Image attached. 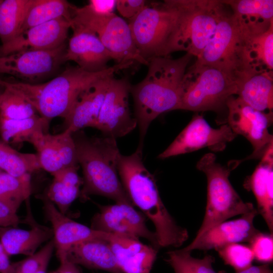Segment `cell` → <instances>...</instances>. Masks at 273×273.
<instances>
[{"label": "cell", "instance_id": "cell-26", "mask_svg": "<svg viewBox=\"0 0 273 273\" xmlns=\"http://www.w3.org/2000/svg\"><path fill=\"white\" fill-rule=\"evenodd\" d=\"M272 74L262 72L242 77L237 83L238 98L258 111L272 112Z\"/></svg>", "mask_w": 273, "mask_h": 273}, {"label": "cell", "instance_id": "cell-39", "mask_svg": "<svg viewBox=\"0 0 273 273\" xmlns=\"http://www.w3.org/2000/svg\"><path fill=\"white\" fill-rule=\"evenodd\" d=\"M146 4L144 0H116V8L123 18L129 20L139 14Z\"/></svg>", "mask_w": 273, "mask_h": 273}, {"label": "cell", "instance_id": "cell-5", "mask_svg": "<svg viewBox=\"0 0 273 273\" xmlns=\"http://www.w3.org/2000/svg\"><path fill=\"white\" fill-rule=\"evenodd\" d=\"M240 162L232 161L228 166H222L211 153L205 154L198 162L197 169L207 178V202L203 220L195 238L231 217L256 209L251 203L242 200L229 180L231 171Z\"/></svg>", "mask_w": 273, "mask_h": 273}, {"label": "cell", "instance_id": "cell-37", "mask_svg": "<svg viewBox=\"0 0 273 273\" xmlns=\"http://www.w3.org/2000/svg\"><path fill=\"white\" fill-rule=\"evenodd\" d=\"M55 248L52 239L37 252L25 259L13 263L14 273H36L43 267L48 265Z\"/></svg>", "mask_w": 273, "mask_h": 273}, {"label": "cell", "instance_id": "cell-35", "mask_svg": "<svg viewBox=\"0 0 273 273\" xmlns=\"http://www.w3.org/2000/svg\"><path fill=\"white\" fill-rule=\"evenodd\" d=\"M35 148L41 169L52 175L64 168L55 134L48 132L38 134L30 143Z\"/></svg>", "mask_w": 273, "mask_h": 273}, {"label": "cell", "instance_id": "cell-41", "mask_svg": "<svg viewBox=\"0 0 273 273\" xmlns=\"http://www.w3.org/2000/svg\"><path fill=\"white\" fill-rule=\"evenodd\" d=\"M20 222L17 212L0 201V229L8 227H17Z\"/></svg>", "mask_w": 273, "mask_h": 273}, {"label": "cell", "instance_id": "cell-47", "mask_svg": "<svg viewBox=\"0 0 273 273\" xmlns=\"http://www.w3.org/2000/svg\"><path fill=\"white\" fill-rule=\"evenodd\" d=\"M2 2H3V0H0V4L2 3Z\"/></svg>", "mask_w": 273, "mask_h": 273}, {"label": "cell", "instance_id": "cell-27", "mask_svg": "<svg viewBox=\"0 0 273 273\" xmlns=\"http://www.w3.org/2000/svg\"><path fill=\"white\" fill-rule=\"evenodd\" d=\"M79 166L63 168L53 174V179L44 193L63 214L79 197L82 178L78 173Z\"/></svg>", "mask_w": 273, "mask_h": 273}, {"label": "cell", "instance_id": "cell-21", "mask_svg": "<svg viewBox=\"0 0 273 273\" xmlns=\"http://www.w3.org/2000/svg\"><path fill=\"white\" fill-rule=\"evenodd\" d=\"M273 146L261 157L252 174L245 180L244 187L255 197L258 213L265 220L270 234L273 233Z\"/></svg>", "mask_w": 273, "mask_h": 273}, {"label": "cell", "instance_id": "cell-3", "mask_svg": "<svg viewBox=\"0 0 273 273\" xmlns=\"http://www.w3.org/2000/svg\"><path fill=\"white\" fill-rule=\"evenodd\" d=\"M72 136L83 174L80 199L84 201L94 195L110 198L115 203L133 205L119 177L117 165L120 153L116 139L89 138L81 130Z\"/></svg>", "mask_w": 273, "mask_h": 273}, {"label": "cell", "instance_id": "cell-13", "mask_svg": "<svg viewBox=\"0 0 273 273\" xmlns=\"http://www.w3.org/2000/svg\"><path fill=\"white\" fill-rule=\"evenodd\" d=\"M131 85L127 79L113 77L110 82L94 128L104 136H124L137 126L129 106Z\"/></svg>", "mask_w": 273, "mask_h": 273}, {"label": "cell", "instance_id": "cell-25", "mask_svg": "<svg viewBox=\"0 0 273 273\" xmlns=\"http://www.w3.org/2000/svg\"><path fill=\"white\" fill-rule=\"evenodd\" d=\"M233 15L252 34H258L273 25L272 0L223 1Z\"/></svg>", "mask_w": 273, "mask_h": 273}, {"label": "cell", "instance_id": "cell-2", "mask_svg": "<svg viewBox=\"0 0 273 273\" xmlns=\"http://www.w3.org/2000/svg\"><path fill=\"white\" fill-rule=\"evenodd\" d=\"M133 63L116 64L97 72L85 71L77 66H69L53 79L39 83L3 80L24 97L39 115L50 122L56 117L64 119L79 96L94 83L102 78L114 76Z\"/></svg>", "mask_w": 273, "mask_h": 273}, {"label": "cell", "instance_id": "cell-19", "mask_svg": "<svg viewBox=\"0 0 273 273\" xmlns=\"http://www.w3.org/2000/svg\"><path fill=\"white\" fill-rule=\"evenodd\" d=\"M113 77L108 76L98 80L79 96L64 118L63 130L73 133L85 127L94 128Z\"/></svg>", "mask_w": 273, "mask_h": 273}, {"label": "cell", "instance_id": "cell-7", "mask_svg": "<svg viewBox=\"0 0 273 273\" xmlns=\"http://www.w3.org/2000/svg\"><path fill=\"white\" fill-rule=\"evenodd\" d=\"M180 16L173 52L198 58L213 37L219 21L229 12L223 1L179 0Z\"/></svg>", "mask_w": 273, "mask_h": 273}, {"label": "cell", "instance_id": "cell-9", "mask_svg": "<svg viewBox=\"0 0 273 273\" xmlns=\"http://www.w3.org/2000/svg\"><path fill=\"white\" fill-rule=\"evenodd\" d=\"M251 33L233 15L228 13L218 23L215 33L196 61L217 68L236 81L242 75L243 51Z\"/></svg>", "mask_w": 273, "mask_h": 273}, {"label": "cell", "instance_id": "cell-46", "mask_svg": "<svg viewBox=\"0 0 273 273\" xmlns=\"http://www.w3.org/2000/svg\"><path fill=\"white\" fill-rule=\"evenodd\" d=\"M4 89V87L2 85H0V100L2 96V94L3 93Z\"/></svg>", "mask_w": 273, "mask_h": 273}, {"label": "cell", "instance_id": "cell-15", "mask_svg": "<svg viewBox=\"0 0 273 273\" xmlns=\"http://www.w3.org/2000/svg\"><path fill=\"white\" fill-rule=\"evenodd\" d=\"M43 203L47 219L52 224L53 241L59 260L64 257L67 250L77 243L95 239L109 241L114 234L95 230L74 221L62 213L45 194L38 196Z\"/></svg>", "mask_w": 273, "mask_h": 273}, {"label": "cell", "instance_id": "cell-36", "mask_svg": "<svg viewBox=\"0 0 273 273\" xmlns=\"http://www.w3.org/2000/svg\"><path fill=\"white\" fill-rule=\"evenodd\" d=\"M216 251L224 263L232 266L236 272L252 265L254 259L250 247L239 243L229 244Z\"/></svg>", "mask_w": 273, "mask_h": 273}, {"label": "cell", "instance_id": "cell-44", "mask_svg": "<svg viewBox=\"0 0 273 273\" xmlns=\"http://www.w3.org/2000/svg\"><path fill=\"white\" fill-rule=\"evenodd\" d=\"M236 273H273L268 264L261 265H251L249 267Z\"/></svg>", "mask_w": 273, "mask_h": 273}, {"label": "cell", "instance_id": "cell-20", "mask_svg": "<svg viewBox=\"0 0 273 273\" xmlns=\"http://www.w3.org/2000/svg\"><path fill=\"white\" fill-rule=\"evenodd\" d=\"M109 242L122 273L151 272L158 249L139 239L115 234Z\"/></svg>", "mask_w": 273, "mask_h": 273}, {"label": "cell", "instance_id": "cell-12", "mask_svg": "<svg viewBox=\"0 0 273 273\" xmlns=\"http://www.w3.org/2000/svg\"><path fill=\"white\" fill-rule=\"evenodd\" d=\"M237 135L228 124L215 129L210 126L202 115L196 114L158 158L164 159L206 147L213 152L222 151Z\"/></svg>", "mask_w": 273, "mask_h": 273}, {"label": "cell", "instance_id": "cell-45", "mask_svg": "<svg viewBox=\"0 0 273 273\" xmlns=\"http://www.w3.org/2000/svg\"><path fill=\"white\" fill-rule=\"evenodd\" d=\"M48 266V265L43 267L36 273H47Z\"/></svg>", "mask_w": 273, "mask_h": 273}, {"label": "cell", "instance_id": "cell-48", "mask_svg": "<svg viewBox=\"0 0 273 273\" xmlns=\"http://www.w3.org/2000/svg\"><path fill=\"white\" fill-rule=\"evenodd\" d=\"M0 171H2V170H1L0 169Z\"/></svg>", "mask_w": 273, "mask_h": 273}, {"label": "cell", "instance_id": "cell-29", "mask_svg": "<svg viewBox=\"0 0 273 273\" xmlns=\"http://www.w3.org/2000/svg\"><path fill=\"white\" fill-rule=\"evenodd\" d=\"M72 7L65 0H34L25 15L19 35L31 27L60 18L70 21Z\"/></svg>", "mask_w": 273, "mask_h": 273}, {"label": "cell", "instance_id": "cell-38", "mask_svg": "<svg viewBox=\"0 0 273 273\" xmlns=\"http://www.w3.org/2000/svg\"><path fill=\"white\" fill-rule=\"evenodd\" d=\"M273 235L261 232L249 243L254 259L265 264L273 260Z\"/></svg>", "mask_w": 273, "mask_h": 273}, {"label": "cell", "instance_id": "cell-17", "mask_svg": "<svg viewBox=\"0 0 273 273\" xmlns=\"http://www.w3.org/2000/svg\"><path fill=\"white\" fill-rule=\"evenodd\" d=\"M70 21L60 18L31 27L0 45V56L29 50H50L67 43Z\"/></svg>", "mask_w": 273, "mask_h": 273}, {"label": "cell", "instance_id": "cell-43", "mask_svg": "<svg viewBox=\"0 0 273 273\" xmlns=\"http://www.w3.org/2000/svg\"><path fill=\"white\" fill-rule=\"evenodd\" d=\"M60 265L55 270L50 273H81L77 265L66 259L60 260Z\"/></svg>", "mask_w": 273, "mask_h": 273}, {"label": "cell", "instance_id": "cell-28", "mask_svg": "<svg viewBox=\"0 0 273 273\" xmlns=\"http://www.w3.org/2000/svg\"><path fill=\"white\" fill-rule=\"evenodd\" d=\"M49 124L38 114L20 120L0 118V139L10 145L24 142L30 144L38 133L49 132Z\"/></svg>", "mask_w": 273, "mask_h": 273}, {"label": "cell", "instance_id": "cell-16", "mask_svg": "<svg viewBox=\"0 0 273 273\" xmlns=\"http://www.w3.org/2000/svg\"><path fill=\"white\" fill-rule=\"evenodd\" d=\"M258 214L256 209L242 215L236 219L221 222L203 233L183 249L215 250L225 245L241 242L249 243L260 232L254 225L253 220Z\"/></svg>", "mask_w": 273, "mask_h": 273}, {"label": "cell", "instance_id": "cell-40", "mask_svg": "<svg viewBox=\"0 0 273 273\" xmlns=\"http://www.w3.org/2000/svg\"><path fill=\"white\" fill-rule=\"evenodd\" d=\"M116 0H90L84 7L92 13L99 16H106L114 13Z\"/></svg>", "mask_w": 273, "mask_h": 273}, {"label": "cell", "instance_id": "cell-42", "mask_svg": "<svg viewBox=\"0 0 273 273\" xmlns=\"http://www.w3.org/2000/svg\"><path fill=\"white\" fill-rule=\"evenodd\" d=\"M0 273H14L13 263L0 242Z\"/></svg>", "mask_w": 273, "mask_h": 273}, {"label": "cell", "instance_id": "cell-8", "mask_svg": "<svg viewBox=\"0 0 273 273\" xmlns=\"http://www.w3.org/2000/svg\"><path fill=\"white\" fill-rule=\"evenodd\" d=\"M71 28L79 27L96 34L117 63L132 62L148 65L134 44L128 22L114 13L99 16L86 8L72 7Z\"/></svg>", "mask_w": 273, "mask_h": 273}, {"label": "cell", "instance_id": "cell-11", "mask_svg": "<svg viewBox=\"0 0 273 273\" xmlns=\"http://www.w3.org/2000/svg\"><path fill=\"white\" fill-rule=\"evenodd\" d=\"M67 46L66 43L53 50L24 51L0 56V74L16 77L26 83H41L65 63Z\"/></svg>", "mask_w": 273, "mask_h": 273}, {"label": "cell", "instance_id": "cell-31", "mask_svg": "<svg viewBox=\"0 0 273 273\" xmlns=\"http://www.w3.org/2000/svg\"><path fill=\"white\" fill-rule=\"evenodd\" d=\"M36 154L20 153L0 139V169L22 177L41 169Z\"/></svg>", "mask_w": 273, "mask_h": 273}, {"label": "cell", "instance_id": "cell-34", "mask_svg": "<svg viewBox=\"0 0 273 273\" xmlns=\"http://www.w3.org/2000/svg\"><path fill=\"white\" fill-rule=\"evenodd\" d=\"M167 254L166 261L174 273H226L224 270L216 271L213 268L215 258L210 255L197 258L192 256L191 252L183 249L170 251Z\"/></svg>", "mask_w": 273, "mask_h": 273}, {"label": "cell", "instance_id": "cell-30", "mask_svg": "<svg viewBox=\"0 0 273 273\" xmlns=\"http://www.w3.org/2000/svg\"><path fill=\"white\" fill-rule=\"evenodd\" d=\"M34 0H3L0 4V39L2 44L20 34L25 15Z\"/></svg>", "mask_w": 273, "mask_h": 273}, {"label": "cell", "instance_id": "cell-6", "mask_svg": "<svg viewBox=\"0 0 273 273\" xmlns=\"http://www.w3.org/2000/svg\"><path fill=\"white\" fill-rule=\"evenodd\" d=\"M181 92L179 109L217 112L226 106L230 97L237 94V84L224 71L196 61L184 74Z\"/></svg>", "mask_w": 273, "mask_h": 273}, {"label": "cell", "instance_id": "cell-14", "mask_svg": "<svg viewBox=\"0 0 273 273\" xmlns=\"http://www.w3.org/2000/svg\"><path fill=\"white\" fill-rule=\"evenodd\" d=\"M99 211L93 217L91 228L98 231L133 238H143L159 248L155 232L146 224V217L132 204L115 203L99 205Z\"/></svg>", "mask_w": 273, "mask_h": 273}, {"label": "cell", "instance_id": "cell-4", "mask_svg": "<svg viewBox=\"0 0 273 273\" xmlns=\"http://www.w3.org/2000/svg\"><path fill=\"white\" fill-rule=\"evenodd\" d=\"M179 16V0H166L146 5L129 20L134 44L143 59L167 57L173 52Z\"/></svg>", "mask_w": 273, "mask_h": 273}, {"label": "cell", "instance_id": "cell-18", "mask_svg": "<svg viewBox=\"0 0 273 273\" xmlns=\"http://www.w3.org/2000/svg\"><path fill=\"white\" fill-rule=\"evenodd\" d=\"M64 61H73L82 69L90 72L103 71L113 60L112 55L94 32L79 27H72Z\"/></svg>", "mask_w": 273, "mask_h": 273}, {"label": "cell", "instance_id": "cell-24", "mask_svg": "<svg viewBox=\"0 0 273 273\" xmlns=\"http://www.w3.org/2000/svg\"><path fill=\"white\" fill-rule=\"evenodd\" d=\"M262 72H273V25L263 33L248 35L243 48L241 78Z\"/></svg>", "mask_w": 273, "mask_h": 273}, {"label": "cell", "instance_id": "cell-23", "mask_svg": "<svg viewBox=\"0 0 273 273\" xmlns=\"http://www.w3.org/2000/svg\"><path fill=\"white\" fill-rule=\"evenodd\" d=\"M28 218V222L31 224L29 230L16 227L0 229V242L9 256L32 255L42 244L49 242L53 238L52 229L33 222L30 216Z\"/></svg>", "mask_w": 273, "mask_h": 273}, {"label": "cell", "instance_id": "cell-33", "mask_svg": "<svg viewBox=\"0 0 273 273\" xmlns=\"http://www.w3.org/2000/svg\"><path fill=\"white\" fill-rule=\"evenodd\" d=\"M4 89L0 100V118L12 120L29 118L37 115L33 106L21 95L0 78Z\"/></svg>", "mask_w": 273, "mask_h": 273}, {"label": "cell", "instance_id": "cell-10", "mask_svg": "<svg viewBox=\"0 0 273 273\" xmlns=\"http://www.w3.org/2000/svg\"><path fill=\"white\" fill-rule=\"evenodd\" d=\"M226 106L228 124L236 134L244 136L253 146L252 153L245 159L261 158L273 146V136L268 130L272 112L258 111L234 96L228 99Z\"/></svg>", "mask_w": 273, "mask_h": 273}, {"label": "cell", "instance_id": "cell-22", "mask_svg": "<svg viewBox=\"0 0 273 273\" xmlns=\"http://www.w3.org/2000/svg\"><path fill=\"white\" fill-rule=\"evenodd\" d=\"M64 259L90 269L122 273L109 241L105 239H92L74 245L67 250L64 257L60 260Z\"/></svg>", "mask_w": 273, "mask_h": 273}, {"label": "cell", "instance_id": "cell-32", "mask_svg": "<svg viewBox=\"0 0 273 273\" xmlns=\"http://www.w3.org/2000/svg\"><path fill=\"white\" fill-rule=\"evenodd\" d=\"M31 192V174L17 177L0 171V201L17 212Z\"/></svg>", "mask_w": 273, "mask_h": 273}, {"label": "cell", "instance_id": "cell-1", "mask_svg": "<svg viewBox=\"0 0 273 273\" xmlns=\"http://www.w3.org/2000/svg\"><path fill=\"white\" fill-rule=\"evenodd\" d=\"M192 55L186 53L177 59L159 57L148 60L146 76L131 85L134 118L140 131L138 148L143 142L151 123L160 114L179 109L181 82Z\"/></svg>", "mask_w": 273, "mask_h": 273}]
</instances>
